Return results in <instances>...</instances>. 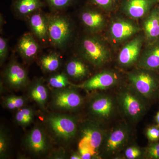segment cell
Returning a JSON list of instances; mask_svg holds the SVG:
<instances>
[{
  "mask_svg": "<svg viewBox=\"0 0 159 159\" xmlns=\"http://www.w3.org/2000/svg\"><path fill=\"white\" fill-rule=\"evenodd\" d=\"M116 99L119 110L132 122H139L147 111L149 100L130 84L120 89Z\"/></svg>",
  "mask_w": 159,
  "mask_h": 159,
  "instance_id": "6da1fadb",
  "label": "cell"
},
{
  "mask_svg": "<svg viewBox=\"0 0 159 159\" xmlns=\"http://www.w3.org/2000/svg\"><path fill=\"white\" fill-rule=\"evenodd\" d=\"M78 51L83 59L97 67L105 65L111 58L108 46L97 34L82 37L78 44Z\"/></svg>",
  "mask_w": 159,
  "mask_h": 159,
  "instance_id": "7a4b0ae2",
  "label": "cell"
},
{
  "mask_svg": "<svg viewBox=\"0 0 159 159\" xmlns=\"http://www.w3.org/2000/svg\"><path fill=\"white\" fill-rule=\"evenodd\" d=\"M159 73L138 67L129 72L127 78L129 84L150 101L158 95Z\"/></svg>",
  "mask_w": 159,
  "mask_h": 159,
  "instance_id": "3957f363",
  "label": "cell"
},
{
  "mask_svg": "<svg viewBox=\"0 0 159 159\" xmlns=\"http://www.w3.org/2000/svg\"><path fill=\"white\" fill-rule=\"evenodd\" d=\"M49 41L54 47L63 48L70 41L73 33V23L64 15H48Z\"/></svg>",
  "mask_w": 159,
  "mask_h": 159,
  "instance_id": "277c9868",
  "label": "cell"
},
{
  "mask_svg": "<svg viewBox=\"0 0 159 159\" xmlns=\"http://www.w3.org/2000/svg\"><path fill=\"white\" fill-rule=\"evenodd\" d=\"M129 127L120 124L107 132L99 154L103 157H116L128 146L130 137Z\"/></svg>",
  "mask_w": 159,
  "mask_h": 159,
  "instance_id": "5b68a950",
  "label": "cell"
},
{
  "mask_svg": "<svg viewBox=\"0 0 159 159\" xmlns=\"http://www.w3.org/2000/svg\"><path fill=\"white\" fill-rule=\"evenodd\" d=\"M46 123L53 136L61 142L73 140L78 132L76 118L62 114H51L46 119Z\"/></svg>",
  "mask_w": 159,
  "mask_h": 159,
  "instance_id": "8992f818",
  "label": "cell"
},
{
  "mask_svg": "<svg viewBox=\"0 0 159 159\" xmlns=\"http://www.w3.org/2000/svg\"><path fill=\"white\" fill-rule=\"evenodd\" d=\"M80 129V140L79 146L89 148L97 157L107 132L97 120H87L83 122Z\"/></svg>",
  "mask_w": 159,
  "mask_h": 159,
  "instance_id": "52a82bcc",
  "label": "cell"
},
{
  "mask_svg": "<svg viewBox=\"0 0 159 159\" xmlns=\"http://www.w3.org/2000/svg\"><path fill=\"white\" fill-rule=\"evenodd\" d=\"M119 110L116 99L111 95L99 93L90 100L89 110L91 115L97 121H108L116 115Z\"/></svg>",
  "mask_w": 159,
  "mask_h": 159,
  "instance_id": "ba28073f",
  "label": "cell"
},
{
  "mask_svg": "<svg viewBox=\"0 0 159 159\" xmlns=\"http://www.w3.org/2000/svg\"><path fill=\"white\" fill-rule=\"evenodd\" d=\"M140 30L139 25L132 20L115 18L110 24L108 36L115 44H120L135 36Z\"/></svg>",
  "mask_w": 159,
  "mask_h": 159,
  "instance_id": "9c48e42d",
  "label": "cell"
},
{
  "mask_svg": "<svg viewBox=\"0 0 159 159\" xmlns=\"http://www.w3.org/2000/svg\"><path fill=\"white\" fill-rule=\"evenodd\" d=\"M144 36L139 34L126 43L120 50L117 62L119 66L127 68L137 64L141 54Z\"/></svg>",
  "mask_w": 159,
  "mask_h": 159,
  "instance_id": "30bf717a",
  "label": "cell"
},
{
  "mask_svg": "<svg viewBox=\"0 0 159 159\" xmlns=\"http://www.w3.org/2000/svg\"><path fill=\"white\" fill-rule=\"evenodd\" d=\"M83 103L82 96L74 88L58 89L52 97L53 106L61 110H75L80 108Z\"/></svg>",
  "mask_w": 159,
  "mask_h": 159,
  "instance_id": "8fae6325",
  "label": "cell"
},
{
  "mask_svg": "<svg viewBox=\"0 0 159 159\" xmlns=\"http://www.w3.org/2000/svg\"><path fill=\"white\" fill-rule=\"evenodd\" d=\"M119 80V76L116 72L104 70L95 74L81 84L74 86L86 91L105 90L116 85Z\"/></svg>",
  "mask_w": 159,
  "mask_h": 159,
  "instance_id": "7c38bea8",
  "label": "cell"
},
{
  "mask_svg": "<svg viewBox=\"0 0 159 159\" xmlns=\"http://www.w3.org/2000/svg\"><path fill=\"white\" fill-rule=\"evenodd\" d=\"M26 148L36 156L45 153L50 147V141L43 129L40 126L34 127L27 134L25 140Z\"/></svg>",
  "mask_w": 159,
  "mask_h": 159,
  "instance_id": "4fadbf2b",
  "label": "cell"
},
{
  "mask_svg": "<svg viewBox=\"0 0 159 159\" xmlns=\"http://www.w3.org/2000/svg\"><path fill=\"white\" fill-rule=\"evenodd\" d=\"M6 83L15 89L25 87L29 84V78L25 69L15 59H12L4 72Z\"/></svg>",
  "mask_w": 159,
  "mask_h": 159,
  "instance_id": "5bb4252c",
  "label": "cell"
},
{
  "mask_svg": "<svg viewBox=\"0 0 159 159\" xmlns=\"http://www.w3.org/2000/svg\"><path fill=\"white\" fill-rule=\"evenodd\" d=\"M80 18L84 27L92 34L103 31L107 24L104 15L93 8L86 7L83 9L80 13Z\"/></svg>",
  "mask_w": 159,
  "mask_h": 159,
  "instance_id": "9a60e30c",
  "label": "cell"
},
{
  "mask_svg": "<svg viewBox=\"0 0 159 159\" xmlns=\"http://www.w3.org/2000/svg\"><path fill=\"white\" fill-rule=\"evenodd\" d=\"M157 3L156 0H125L121 9L126 16L139 19L147 16Z\"/></svg>",
  "mask_w": 159,
  "mask_h": 159,
  "instance_id": "2e32d148",
  "label": "cell"
},
{
  "mask_svg": "<svg viewBox=\"0 0 159 159\" xmlns=\"http://www.w3.org/2000/svg\"><path fill=\"white\" fill-rule=\"evenodd\" d=\"M143 29L147 45L159 40V7H154L144 17Z\"/></svg>",
  "mask_w": 159,
  "mask_h": 159,
  "instance_id": "e0dca14e",
  "label": "cell"
},
{
  "mask_svg": "<svg viewBox=\"0 0 159 159\" xmlns=\"http://www.w3.org/2000/svg\"><path fill=\"white\" fill-rule=\"evenodd\" d=\"M27 19L34 36L42 42L46 43L49 41L48 15L44 13L41 9L31 15Z\"/></svg>",
  "mask_w": 159,
  "mask_h": 159,
  "instance_id": "ac0fdd59",
  "label": "cell"
},
{
  "mask_svg": "<svg viewBox=\"0 0 159 159\" xmlns=\"http://www.w3.org/2000/svg\"><path fill=\"white\" fill-rule=\"evenodd\" d=\"M137 64L138 67L159 73V40L147 45Z\"/></svg>",
  "mask_w": 159,
  "mask_h": 159,
  "instance_id": "d6986e66",
  "label": "cell"
},
{
  "mask_svg": "<svg viewBox=\"0 0 159 159\" xmlns=\"http://www.w3.org/2000/svg\"><path fill=\"white\" fill-rule=\"evenodd\" d=\"M17 49L22 58L26 61L30 62L37 57L40 47L32 34L25 33L19 39Z\"/></svg>",
  "mask_w": 159,
  "mask_h": 159,
  "instance_id": "ffe728a7",
  "label": "cell"
},
{
  "mask_svg": "<svg viewBox=\"0 0 159 159\" xmlns=\"http://www.w3.org/2000/svg\"><path fill=\"white\" fill-rule=\"evenodd\" d=\"M45 4L43 0H14L12 8L17 16L27 18L34 12L41 10Z\"/></svg>",
  "mask_w": 159,
  "mask_h": 159,
  "instance_id": "44dd1931",
  "label": "cell"
},
{
  "mask_svg": "<svg viewBox=\"0 0 159 159\" xmlns=\"http://www.w3.org/2000/svg\"><path fill=\"white\" fill-rule=\"evenodd\" d=\"M66 74L74 79L81 80L86 77L89 74V69L87 65L82 60L73 58L66 64Z\"/></svg>",
  "mask_w": 159,
  "mask_h": 159,
  "instance_id": "7402d4cb",
  "label": "cell"
},
{
  "mask_svg": "<svg viewBox=\"0 0 159 159\" xmlns=\"http://www.w3.org/2000/svg\"><path fill=\"white\" fill-rule=\"evenodd\" d=\"M29 94L30 98L41 108H45L48 97V92L41 80H37L31 84Z\"/></svg>",
  "mask_w": 159,
  "mask_h": 159,
  "instance_id": "603a6c76",
  "label": "cell"
},
{
  "mask_svg": "<svg viewBox=\"0 0 159 159\" xmlns=\"http://www.w3.org/2000/svg\"><path fill=\"white\" fill-rule=\"evenodd\" d=\"M39 64L44 72H54L57 70L60 66V57L56 52H51L42 56L39 60Z\"/></svg>",
  "mask_w": 159,
  "mask_h": 159,
  "instance_id": "cb8c5ba5",
  "label": "cell"
},
{
  "mask_svg": "<svg viewBox=\"0 0 159 159\" xmlns=\"http://www.w3.org/2000/svg\"><path fill=\"white\" fill-rule=\"evenodd\" d=\"M34 116V111L32 109L24 107L19 110L16 114V121L20 126L26 127L33 121Z\"/></svg>",
  "mask_w": 159,
  "mask_h": 159,
  "instance_id": "d4e9b609",
  "label": "cell"
},
{
  "mask_svg": "<svg viewBox=\"0 0 159 159\" xmlns=\"http://www.w3.org/2000/svg\"><path fill=\"white\" fill-rule=\"evenodd\" d=\"M49 85L56 89L65 88L70 84L68 76L65 73L54 74L49 78Z\"/></svg>",
  "mask_w": 159,
  "mask_h": 159,
  "instance_id": "484cf974",
  "label": "cell"
},
{
  "mask_svg": "<svg viewBox=\"0 0 159 159\" xmlns=\"http://www.w3.org/2000/svg\"><path fill=\"white\" fill-rule=\"evenodd\" d=\"M53 11H62L72 6L76 0H43Z\"/></svg>",
  "mask_w": 159,
  "mask_h": 159,
  "instance_id": "4316f807",
  "label": "cell"
},
{
  "mask_svg": "<svg viewBox=\"0 0 159 159\" xmlns=\"http://www.w3.org/2000/svg\"><path fill=\"white\" fill-rule=\"evenodd\" d=\"M124 155L125 159H137L144 157V150H142L137 145L127 146L124 150Z\"/></svg>",
  "mask_w": 159,
  "mask_h": 159,
  "instance_id": "83f0119b",
  "label": "cell"
},
{
  "mask_svg": "<svg viewBox=\"0 0 159 159\" xmlns=\"http://www.w3.org/2000/svg\"><path fill=\"white\" fill-rule=\"evenodd\" d=\"M94 6L105 11L113 10L116 7L117 0H88Z\"/></svg>",
  "mask_w": 159,
  "mask_h": 159,
  "instance_id": "f1b7e54d",
  "label": "cell"
},
{
  "mask_svg": "<svg viewBox=\"0 0 159 159\" xmlns=\"http://www.w3.org/2000/svg\"><path fill=\"white\" fill-rule=\"evenodd\" d=\"M144 157L146 159H159V141L150 143L145 148Z\"/></svg>",
  "mask_w": 159,
  "mask_h": 159,
  "instance_id": "f546056e",
  "label": "cell"
},
{
  "mask_svg": "<svg viewBox=\"0 0 159 159\" xmlns=\"http://www.w3.org/2000/svg\"><path fill=\"white\" fill-rule=\"evenodd\" d=\"M145 135L150 143L159 141V125L153 124L148 126L145 129Z\"/></svg>",
  "mask_w": 159,
  "mask_h": 159,
  "instance_id": "4dcf8cb0",
  "label": "cell"
},
{
  "mask_svg": "<svg viewBox=\"0 0 159 159\" xmlns=\"http://www.w3.org/2000/svg\"><path fill=\"white\" fill-rule=\"evenodd\" d=\"M9 148V138L6 132L1 129L0 133V156L1 158L6 156Z\"/></svg>",
  "mask_w": 159,
  "mask_h": 159,
  "instance_id": "1f68e13d",
  "label": "cell"
},
{
  "mask_svg": "<svg viewBox=\"0 0 159 159\" xmlns=\"http://www.w3.org/2000/svg\"><path fill=\"white\" fill-rule=\"evenodd\" d=\"M8 54V40L2 36L0 38V62L2 65Z\"/></svg>",
  "mask_w": 159,
  "mask_h": 159,
  "instance_id": "d6a6232c",
  "label": "cell"
},
{
  "mask_svg": "<svg viewBox=\"0 0 159 159\" xmlns=\"http://www.w3.org/2000/svg\"><path fill=\"white\" fill-rule=\"evenodd\" d=\"M78 153L80 154L82 159H90L96 157L93 152L87 147L79 146Z\"/></svg>",
  "mask_w": 159,
  "mask_h": 159,
  "instance_id": "836d02e7",
  "label": "cell"
},
{
  "mask_svg": "<svg viewBox=\"0 0 159 159\" xmlns=\"http://www.w3.org/2000/svg\"><path fill=\"white\" fill-rule=\"evenodd\" d=\"M7 97L14 103L16 109L21 108L25 104V99L23 97L14 95H11Z\"/></svg>",
  "mask_w": 159,
  "mask_h": 159,
  "instance_id": "e575fe53",
  "label": "cell"
},
{
  "mask_svg": "<svg viewBox=\"0 0 159 159\" xmlns=\"http://www.w3.org/2000/svg\"><path fill=\"white\" fill-rule=\"evenodd\" d=\"M4 104L6 108L11 110H13L16 109L14 103L10 99H9L8 97H6L4 99Z\"/></svg>",
  "mask_w": 159,
  "mask_h": 159,
  "instance_id": "d590c367",
  "label": "cell"
},
{
  "mask_svg": "<svg viewBox=\"0 0 159 159\" xmlns=\"http://www.w3.org/2000/svg\"><path fill=\"white\" fill-rule=\"evenodd\" d=\"M70 159H82L80 154L78 152H75L71 155Z\"/></svg>",
  "mask_w": 159,
  "mask_h": 159,
  "instance_id": "8d00e7d4",
  "label": "cell"
},
{
  "mask_svg": "<svg viewBox=\"0 0 159 159\" xmlns=\"http://www.w3.org/2000/svg\"><path fill=\"white\" fill-rule=\"evenodd\" d=\"M155 122L156 124L159 125V111L157 113L154 117Z\"/></svg>",
  "mask_w": 159,
  "mask_h": 159,
  "instance_id": "74e56055",
  "label": "cell"
},
{
  "mask_svg": "<svg viewBox=\"0 0 159 159\" xmlns=\"http://www.w3.org/2000/svg\"><path fill=\"white\" fill-rule=\"evenodd\" d=\"M156 1L157 2V3H159V0H156Z\"/></svg>",
  "mask_w": 159,
  "mask_h": 159,
  "instance_id": "f35d334b",
  "label": "cell"
},
{
  "mask_svg": "<svg viewBox=\"0 0 159 159\" xmlns=\"http://www.w3.org/2000/svg\"><path fill=\"white\" fill-rule=\"evenodd\" d=\"M158 96L159 98V90L158 92Z\"/></svg>",
  "mask_w": 159,
  "mask_h": 159,
  "instance_id": "ab89813d",
  "label": "cell"
},
{
  "mask_svg": "<svg viewBox=\"0 0 159 159\" xmlns=\"http://www.w3.org/2000/svg\"></svg>",
  "mask_w": 159,
  "mask_h": 159,
  "instance_id": "60d3db41",
  "label": "cell"
}]
</instances>
